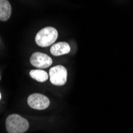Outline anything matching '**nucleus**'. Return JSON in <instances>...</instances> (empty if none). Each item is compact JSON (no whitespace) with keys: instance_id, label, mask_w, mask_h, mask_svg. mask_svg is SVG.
I'll use <instances>...</instances> for the list:
<instances>
[{"instance_id":"nucleus-4","label":"nucleus","mask_w":133,"mask_h":133,"mask_svg":"<svg viewBox=\"0 0 133 133\" xmlns=\"http://www.w3.org/2000/svg\"><path fill=\"white\" fill-rule=\"evenodd\" d=\"M28 105L37 110H43L50 105V100L47 96L40 93H33L27 99Z\"/></svg>"},{"instance_id":"nucleus-1","label":"nucleus","mask_w":133,"mask_h":133,"mask_svg":"<svg viewBox=\"0 0 133 133\" xmlns=\"http://www.w3.org/2000/svg\"><path fill=\"white\" fill-rule=\"evenodd\" d=\"M6 128L9 133H24L29 128V122L18 114H12L6 119Z\"/></svg>"},{"instance_id":"nucleus-6","label":"nucleus","mask_w":133,"mask_h":133,"mask_svg":"<svg viewBox=\"0 0 133 133\" xmlns=\"http://www.w3.org/2000/svg\"><path fill=\"white\" fill-rule=\"evenodd\" d=\"M70 52V46L67 42H58L54 44L50 48V53L54 56H61Z\"/></svg>"},{"instance_id":"nucleus-7","label":"nucleus","mask_w":133,"mask_h":133,"mask_svg":"<svg viewBox=\"0 0 133 133\" xmlns=\"http://www.w3.org/2000/svg\"><path fill=\"white\" fill-rule=\"evenodd\" d=\"M11 15V6L8 0H0V21L8 20Z\"/></svg>"},{"instance_id":"nucleus-5","label":"nucleus","mask_w":133,"mask_h":133,"mask_svg":"<svg viewBox=\"0 0 133 133\" xmlns=\"http://www.w3.org/2000/svg\"><path fill=\"white\" fill-rule=\"evenodd\" d=\"M30 63L33 66L42 69L50 67L52 65L53 62L51 57L47 54L40 52H36L34 53L30 57Z\"/></svg>"},{"instance_id":"nucleus-2","label":"nucleus","mask_w":133,"mask_h":133,"mask_svg":"<svg viewBox=\"0 0 133 133\" xmlns=\"http://www.w3.org/2000/svg\"><path fill=\"white\" fill-rule=\"evenodd\" d=\"M58 37L57 30L54 27L42 29L35 37V42L41 47H47L53 45Z\"/></svg>"},{"instance_id":"nucleus-3","label":"nucleus","mask_w":133,"mask_h":133,"mask_svg":"<svg viewBox=\"0 0 133 133\" xmlns=\"http://www.w3.org/2000/svg\"><path fill=\"white\" fill-rule=\"evenodd\" d=\"M50 82L57 86H62L67 81V70L62 65H57L50 69Z\"/></svg>"},{"instance_id":"nucleus-9","label":"nucleus","mask_w":133,"mask_h":133,"mask_svg":"<svg viewBox=\"0 0 133 133\" xmlns=\"http://www.w3.org/2000/svg\"><path fill=\"white\" fill-rule=\"evenodd\" d=\"M0 99H1V93H0Z\"/></svg>"},{"instance_id":"nucleus-8","label":"nucleus","mask_w":133,"mask_h":133,"mask_svg":"<svg viewBox=\"0 0 133 133\" xmlns=\"http://www.w3.org/2000/svg\"><path fill=\"white\" fill-rule=\"evenodd\" d=\"M30 76L33 79L38 81L39 82H45L49 78V75H48L47 72L40 69L31 70L30 72Z\"/></svg>"}]
</instances>
